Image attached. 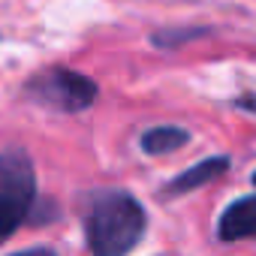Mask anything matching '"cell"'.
<instances>
[{"label": "cell", "instance_id": "6da1fadb", "mask_svg": "<svg viewBox=\"0 0 256 256\" xmlns=\"http://www.w3.org/2000/svg\"><path fill=\"white\" fill-rule=\"evenodd\" d=\"M148 214L126 190H96L84 205V241L90 256H126L145 235Z\"/></svg>", "mask_w": 256, "mask_h": 256}, {"label": "cell", "instance_id": "7a4b0ae2", "mask_svg": "<svg viewBox=\"0 0 256 256\" xmlns=\"http://www.w3.org/2000/svg\"><path fill=\"white\" fill-rule=\"evenodd\" d=\"M36 172L24 148H6L0 154V241H6L34 211Z\"/></svg>", "mask_w": 256, "mask_h": 256}, {"label": "cell", "instance_id": "3957f363", "mask_svg": "<svg viewBox=\"0 0 256 256\" xmlns=\"http://www.w3.org/2000/svg\"><path fill=\"white\" fill-rule=\"evenodd\" d=\"M24 94L34 102H42L54 112H84L96 100V82L76 70L52 66V70L34 76L28 82Z\"/></svg>", "mask_w": 256, "mask_h": 256}, {"label": "cell", "instance_id": "277c9868", "mask_svg": "<svg viewBox=\"0 0 256 256\" xmlns=\"http://www.w3.org/2000/svg\"><path fill=\"white\" fill-rule=\"evenodd\" d=\"M217 235H220V241L256 238V196H244V199H235L232 205H226V211L220 214V223H217Z\"/></svg>", "mask_w": 256, "mask_h": 256}, {"label": "cell", "instance_id": "5b68a950", "mask_svg": "<svg viewBox=\"0 0 256 256\" xmlns=\"http://www.w3.org/2000/svg\"><path fill=\"white\" fill-rule=\"evenodd\" d=\"M226 172H229V157H223V154L208 157V160H199V163H196V166H190L187 172L175 175V178L166 184L163 196H166V199H172V196H181V193L199 190V187L211 184L214 178H220V175H226Z\"/></svg>", "mask_w": 256, "mask_h": 256}, {"label": "cell", "instance_id": "8992f818", "mask_svg": "<svg viewBox=\"0 0 256 256\" xmlns=\"http://www.w3.org/2000/svg\"><path fill=\"white\" fill-rule=\"evenodd\" d=\"M187 142H190V133L184 130V126H151V130H145L142 139H139L142 151L151 154V157L172 154V151H178Z\"/></svg>", "mask_w": 256, "mask_h": 256}, {"label": "cell", "instance_id": "52a82bcc", "mask_svg": "<svg viewBox=\"0 0 256 256\" xmlns=\"http://www.w3.org/2000/svg\"><path fill=\"white\" fill-rule=\"evenodd\" d=\"M10 256H58L52 247H28V250H18V253H10Z\"/></svg>", "mask_w": 256, "mask_h": 256}, {"label": "cell", "instance_id": "ba28073f", "mask_svg": "<svg viewBox=\"0 0 256 256\" xmlns=\"http://www.w3.org/2000/svg\"><path fill=\"white\" fill-rule=\"evenodd\" d=\"M253 184H256V172H253Z\"/></svg>", "mask_w": 256, "mask_h": 256}]
</instances>
